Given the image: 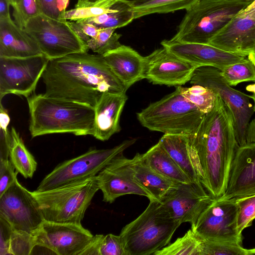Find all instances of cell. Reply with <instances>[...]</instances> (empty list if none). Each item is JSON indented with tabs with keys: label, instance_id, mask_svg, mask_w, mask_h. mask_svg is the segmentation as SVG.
Returning <instances> with one entry per match:
<instances>
[{
	"label": "cell",
	"instance_id": "6da1fadb",
	"mask_svg": "<svg viewBox=\"0 0 255 255\" xmlns=\"http://www.w3.org/2000/svg\"><path fill=\"white\" fill-rule=\"evenodd\" d=\"M41 78L45 95L93 107L104 93L127 91L103 55L88 52L49 60Z\"/></svg>",
	"mask_w": 255,
	"mask_h": 255
},
{
	"label": "cell",
	"instance_id": "7a4b0ae2",
	"mask_svg": "<svg viewBox=\"0 0 255 255\" xmlns=\"http://www.w3.org/2000/svg\"><path fill=\"white\" fill-rule=\"evenodd\" d=\"M189 138L196 151L200 182L213 199H218L226 191L239 146L232 113L218 95L214 108Z\"/></svg>",
	"mask_w": 255,
	"mask_h": 255
},
{
	"label": "cell",
	"instance_id": "3957f363",
	"mask_svg": "<svg viewBox=\"0 0 255 255\" xmlns=\"http://www.w3.org/2000/svg\"><path fill=\"white\" fill-rule=\"evenodd\" d=\"M26 99L32 138L58 133L93 135L94 107L44 94L34 93Z\"/></svg>",
	"mask_w": 255,
	"mask_h": 255
},
{
	"label": "cell",
	"instance_id": "277c9868",
	"mask_svg": "<svg viewBox=\"0 0 255 255\" xmlns=\"http://www.w3.org/2000/svg\"><path fill=\"white\" fill-rule=\"evenodd\" d=\"M146 209L120 234L127 255H149L166 246L181 224L160 202L149 200Z\"/></svg>",
	"mask_w": 255,
	"mask_h": 255
},
{
	"label": "cell",
	"instance_id": "5b68a950",
	"mask_svg": "<svg viewBox=\"0 0 255 255\" xmlns=\"http://www.w3.org/2000/svg\"><path fill=\"white\" fill-rule=\"evenodd\" d=\"M253 0H199L186 9L171 41L208 44L209 41Z\"/></svg>",
	"mask_w": 255,
	"mask_h": 255
},
{
	"label": "cell",
	"instance_id": "8992f818",
	"mask_svg": "<svg viewBox=\"0 0 255 255\" xmlns=\"http://www.w3.org/2000/svg\"><path fill=\"white\" fill-rule=\"evenodd\" d=\"M205 114L177 86L174 92L138 112L136 117L141 125L151 131L189 136L197 130Z\"/></svg>",
	"mask_w": 255,
	"mask_h": 255
},
{
	"label": "cell",
	"instance_id": "52a82bcc",
	"mask_svg": "<svg viewBox=\"0 0 255 255\" xmlns=\"http://www.w3.org/2000/svg\"><path fill=\"white\" fill-rule=\"evenodd\" d=\"M98 190L96 176L49 190L32 192L44 220L81 224L85 212Z\"/></svg>",
	"mask_w": 255,
	"mask_h": 255
},
{
	"label": "cell",
	"instance_id": "ba28073f",
	"mask_svg": "<svg viewBox=\"0 0 255 255\" xmlns=\"http://www.w3.org/2000/svg\"><path fill=\"white\" fill-rule=\"evenodd\" d=\"M136 141V138L127 139L108 149L91 148L85 153L56 166L42 179L36 191L49 190L94 177Z\"/></svg>",
	"mask_w": 255,
	"mask_h": 255
},
{
	"label": "cell",
	"instance_id": "9c48e42d",
	"mask_svg": "<svg viewBox=\"0 0 255 255\" xmlns=\"http://www.w3.org/2000/svg\"><path fill=\"white\" fill-rule=\"evenodd\" d=\"M24 29L37 42L42 53L49 60L89 50L67 20H58L40 14L30 19Z\"/></svg>",
	"mask_w": 255,
	"mask_h": 255
},
{
	"label": "cell",
	"instance_id": "30bf717a",
	"mask_svg": "<svg viewBox=\"0 0 255 255\" xmlns=\"http://www.w3.org/2000/svg\"><path fill=\"white\" fill-rule=\"evenodd\" d=\"M190 82L211 89L220 97L233 116L239 145L246 144L247 128L254 113L251 96L229 85L221 76L220 69L212 66L196 68Z\"/></svg>",
	"mask_w": 255,
	"mask_h": 255
},
{
	"label": "cell",
	"instance_id": "8fae6325",
	"mask_svg": "<svg viewBox=\"0 0 255 255\" xmlns=\"http://www.w3.org/2000/svg\"><path fill=\"white\" fill-rule=\"evenodd\" d=\"M238 207L235 201L214 199L202 212L191 229L201 241L233 243L242 245L237 230Z\"/></svg>",
	"mask_w": 255,
	"mask_h": 255
},
{
	"label": "cell",
	"instance_id": "7c38bea8",
	"mask_svg": "<svg viewBox=\"0 0 255 255\" xmlns=\"http://www.w3.org/2000/svg\"><path fill=\"white\" fill-rule=\"evenodd\" d=\"M49 61L43 54L25 58L0 57V100L7 94L27 98L34 94Z\"/></svg>",
	"mask_w": 255,
	"mask_h": 255
},
{
	"label": "cell",
	"instance_id": "4fadbf2b",
	"mask_svg": "<svg viewBox=\"0 0 255 255\" xmlns=\"http://www.w3.org/2000/svg\"><path fill=\"white\" fill-rule=\"evenodd\" d=\"M0 217L13 230L33 235L44 221L32 192L22 186L17 178L0 196Z\"/></svg>",
	"mask_w": 255,
	"mask_h": 255
},
{
	"label": "cell",
	"instance_id": "5bb4252c",
	"mask_svg": "<svg viewBox=\"0 0 255 255\" xmlns=\"http://www.w3.org/2000/svg\"><path fill=\"white\" fill-rule=\"evenodd\" d=\"M37 246L58 255H80L94 235L81 224L44 220L35 234Z\"/></svg>",
	"mask_w": 255,
	"mask_h": 255
},
{
	"label": "cell",
	"instance_id": "9a60e30c",
	"mask_svg": "<svg viewBox=\"0 0 255 255\" xmlns=\"http://www.w3.org/2000/svg\"><path fill=\"white\" fill-rule=\"evenodd\" d=\"M96 177L99 189L103 193V201L105 202L112 203L119 197L128 194L151 199L135 178L131 159L125 157L123 153L114 158Z\"/></svg>",
	"mask_w": 255,
	"mask_h": 255
},
{
	"label": "cell",
	"instance_id": "2e32d148",
	"mask_svg": "<svg viewBox=\"0 0 255 255\" xmlns=\"http://www.w3.org/2000/svg\"><path fill=\"white\" fill-rule=\"evenodd\" d=\"M205 189L201 182L178 183L160 202L181 224L192 226L214 200Z\"/></svg>",
	"mask_w": 255,
	"mask_h": 255
},
{
	"label": "cell",
	"instance_id": "e0dca14e",
	"mask_svg": "<svg viewBox=\"0 0 255 255\" xmlns=\"http://www.w3.org/2000/svg\"><path fill=\"white\" fill-rule=\"evenodd\" d=\"M145 57V79L155 85L176 87L184 85L190 82L194 72L199 67L163 46Z\"/></svg>",
	"mask_w": 255,
	"mask_h": 255
},
{
	"label": "cell",
	"instance_id": "ac0fdd59",
	"mask_svg": "<svg viewBox=\"0 0 255 255\" xmlns=\"http://www.w3.org/2000/svg\"><path fill=\"white\" fill-rule=\"evenodd\" d=\"M224 50L248 56L255 50V8L244 9L209 41Z\"/></svg>",
	"mask_w": 255,
	"mask_h": 255
},
{
	"label": "cell",
	"instance_id": "d6986e66",
	"mask_svg": "<svg viewBox=\"0 0 255 255\" xmlns=\"http://www.w3.org/2000/svg\"><path fill=\"white\" fill-rule=\"evenodd\" d=\"M255 195V142L239 146L233 158L227 187L219 198L236 200Z\"/></svg>",
	"mask_w": 255,
	"mask_h": 255
},
{
	"label": "cell",
	"instance_id": "ffe728a7",
	"mask_svg": "<svg viewBox=\"0 0 255 255\" xmlns=\"http://www.w3.org/2000/svg\"><path fill=\"white\" fill-rule=\"evenodd\" d=\"M162 46L180 58L199 67L222 68L245 60L247 56L228 52L209 44L184 43L164 40Z\"/></svg>",
	"mask_w": 255,
	"mask_h": 255
},
{
	"label": "cell",
	"instance_id": "44dd1931",
	"mask_svg": "<svg viewBox=\"0 0 255 255\" xmlns=\"http://www.w3.org/2000/svg\"><path fill=\"white\" fill-rule=\"evenodd\" d=\"M128 99L126 92L102 95L94 107V137L104 141L120 131V117Z\"/></svg>",
	"mask_w": 255,
	"mask_h": 255
},
{
	"label": "cell",
	"instance_id": "7402d4cb",
	"mask_svg": "<svg viewBox=\"0 0 255 255\" xmlns=\"http://www.w3.org/2000/svg\"><path fill=\"white\" fill-rule=\"evenodd\" d=\"M103 56L127 90L134 83L145 79L146 57L130 47L121 45Z\"/></svg>",
	"mask_w": 255,
	"mask_h": 255
},
{
	"label": "cell",
	"instance_id": "603a6c76",
	"mask_svg": "<svg viewBox=\"0 0 255 255\" xmlns=\"http://www.w3.org/2000/svg\"><path fill=\"white\" fill-rule=\"evenodd\" d=\"M42 54L37 42L10 17L0 19V57L25 58Z\"/></svg>",
	"mask_w": 255,
	"mask_h": 255
},
{
	"label": "cell",
	"instance_id": "cb8c5ba5",
	"mask_svg": "<svg viewBox=\"0 0 255 255\" xmlns=\"http://www.w3.org/2000/svg\"><path fill=\"white\" fill-rule=\"evenodd\" d=\"M158 142L192 182H200L196 151L188 135L164 134Z\"/></svg>",
	"mask_w": 255,
	"mask_h": 255
},
{
	"label": "cell",
	"instance_id": "d4e9b609",
	"mask_svg": "<svg viewBox=\"0 0 255 255\" xmlns=\"http://www.w3.org/2000/svg\"><path fill=\"white\" fill-rule=\"evenodd\" d=\"M132 167L135 179L149 194V200L161 202L167 193L178 183L162 176L149 166L142 154L137 153L131 159Z\"/></svg>",
	"mask_w": 255,
	"mask_h": 255
},
{
	"label": "cell",
	"instance_id": "484cf974",
	"mask_svg": "<svg viewBox=\"0 0 255 255\" xmlns=\"http://www.w3.org/2000/svg\"><path fill=\"white\" fill-rule=\"evenodd\" d=\"M142 155L146 163L162 176L176 183L192 182L159 142Z\"/></svg>",
	"mask_w": 255,
	"mask_h": 255
},
{
	"label": "cell",
	"instance_id": "4316f807",
	"mask_svg": "<svg viewBox=\"0 0 255 255\" xmlns=\"http://www.w3.org/2000/svg\"><path fill=\"white\" fill-rule=\"evenodd\" d=\"M10 132L11 143L9 159L18 173L25 178H31L36 170L37 163L14 127L11 128Z\"/></svg>",
	"mask_w": 255,
	"mask_h": 255
},
{
	"label": "cell",
	"instance_id": "83f0119b",
	"mask_svg": "<svg viewBox=\"0 0 255 255\" xmlns=\"http://www.w3.org/2000/svg\"><path fill=\"white\" fill-rule=\"evenodd\" d=\"M120 2L119 0H98L95 1L78 0L74 8L66 11L65 17L67 20L77 21L110 13L118 9Z\"/></svg>",
	"mask_w": 255,
	"mask_h": 255
},
{
	"label": "cell",
	"instance_id": "f1b7e54d",
	"mask_svg": "<svg viewBox=\"0 0 255 255\" xmlns=\"http://www.w3.org/2000/svg\"><path fill=\"white\" fill-rule=\"evenodd\" d=\"M133 19L132 8L126 2L121 1L118 9L113 12L75 21L93 24L101 28L116 29L128 25Z\"/></svg>",
	"mask_w": 255,
	"mask_h": 255
},
{
	"label": "cell",
	"instance_id": "f546056e",
	"mask_svg": "<svg viewBox=\"0 0 255 255\" xmlns=\"http://www.w3.org/2000/svg\"><path fill=\"white\" fill-rule=\"evenodd\" d=\"M80 255H127L120 235L97 234Z\"/></svg>",
	"mask_w": 255,
	"mask_h": 255
},
{
	"label": "cell",
	"instance_id": "4dcf8cb0",
	"mask_svg": "<svg viewBox=\"0 0 255 255\" xmlns=\"http://www.w3.org/2000/svg\"><path fill=\"white\" fill-rule=\"evenodd\" d=\"M199 0H154L144 5L132 8L134 19L153 13H163L187 9Z\"/></svg>",
	"mask_w": 255,
	"mask_h": 255
},
{
	"label": "cell",
	"instance_id": "1f68e13d",
	"mask_svg": "<svg viewBox=\"0 0 255 255\" xmlns=\"http://www.w3.org/2000/svg\"><path fill=\"white\" fill-rule=\"evenodd\" d=\"M201 242L191 229L183 236L156 252L153 255H200Z\"/></svg>",
	"mask_w": 255,
	"mask_h": 255
},
{
	"label": "cell",
	"instance_id": "d6a6232c",
	"mask_svg": "<svg viewBox=\"0 0 255 255\" xmlns=\"http://www.w3.org/2000/svg\"><path fill=\"white\" fill-rule=\"evenodd\" d=\"M220 70L222 77L232 87L243 82H255V65L248 58Z\"/></svg>",
	"mask_w": 255,
	"mask_h": 255
},
{
	"label": "cell",
	"instance_id": "836d02e7",
	"mask_svg": "<svg viewBox=\"0 0 255 255\" xmlns=\"http://www.w3.org/2000/svg\"><path fill=\"white\" fill-rule=\"evenodd\" d=\"M180 89L183 96L204 114L214 108L218 94L211 89L199 85L190 88L180 86Z\"/></svg>",
	"mask_w": 255,
	"mask_h": 255
},
{
	"label": "cell",
	"instance_id": "e575fe53",
	"mask_svg": "<svg viewBox=\"0 0 255 255\" xmlns=\"http://www.w3.org/2000/svg\"><path fill=\"white\" fill-rule=\"evenodd\" d=\"M113 28H101L95 38H91L87 43L89 50L103 55L115 49L122 44L119 42L121 35L115 32Z\"/></svg>",
	"mask_w": 255,
	"mask_h": 255
},
{
	"label": "cell",
	"instance_id": "d590c367",
	"mask_svg": "<svg viewBox=\"0 0 255 255\" xmlns=\"http://www.w3.org/2000/svg\"><path fill=\"white\" fill-rule=\"evenodd\" d=\"M200 255H247L242 245L226 242L201 241Z\"/></svg>",
	"mask_w": 255,
	"mask_h": 255
},
{
	"label": "cell",
	"instance_id": "8d00e7d4",
	"mask_svg": "<svg viewBox=\"0 0 255 255\" xmlns=\"http://www.w3.org/2000/svg\"><path fill=\"white\" fill-rule=\"evenodd\" d=\"M37 246L35 235L27 232L12 230L10 241V254L29 255Z\"/></svg>",
	"mask_w": 255,
	"mask_h": 255
},
{
	"label": "cell",
	"instance_id": "74e56055",
	"mask_svg": "<svg viewBox=\"0 0 255 255\" xmlns=\"http://www.w3.org/2000/svg\"><path fill=\"white\" fill-rule=\"evenodd\" d=\"M238 207L237 230L240 233L251 226L255 219V195L236 200Z\"/></svg>",
	"mask_w": 255,
	"mask_h": 255
},
{
	"label": "cell",
	"instance_id": "f35d334b",
	"mask_svg": "<svg viewBox=\"0 0 255 255\" xmlns=\"http://www.w3.org/2000/svg\"><path fill=\"white\" fill-rule=\"evenodd\" d=\"M13 8L14 22L22 29L30 19L41 14L38 0H20Z\"/></svg>",
	"mask_w": 255,
	"mask_h": 255
},
{
	"label": "cell",
	"instance_id": "ab89813d",
	"mask_svg": "<svg viewBox=\"0 0 255 255\" xmlns=\"http://www.w3.org/2000/svg\"><path fill=\"white\" fill-rule=\"evenodd\" d=\"M10 118L7 110L0 104V159L8 160L11 143L10 130L8 126Z\"/></svg>",
	"mask_w": 255,
	"mask_h": 255
},
{
	"label": "cell",
	"instance_id": "60d3db41",
	"mask_svg": "<svg viewBox=\"0 0 255 255\" xmlns=\"http://www.w3.org/2000/svg\"><path fill=\"white\" fill-rule=\"evenodd\" d=\"M18 173L9 159H0V196L14 182Z\"/></svg>",
	"mask_w": 255,
	"mask_h": 255
},
{
	"label": "cell",
	"instance_id": "b9f144b4",
	"mask_svg": "<svg viewBox=\"0 0 255 255\" xmlns=\"http://www.w3.org/2000/svg\"><path fill=\"white\" fill-rule=\"evenodd\" d=\"M67 22L75 33L86 45L91 38L97 37L101 29V27L93 24L70 20H67Z\"/></svg>",
	"mask_w": 255,
	"mask_h": 255
},
{
	"label": "cell",
	"instance_id": "7bdbcfd3",
	"mask_svg": "<svg viewBox=\"0 0 255 255\" xmlns=\"http://www.w3.org/2000/svg\"><path fill=\"white\" fill-rule=\"evenodd\" d=\"M12 228L4 218L0 217V255L10 254V241Z\"/></svg>",
	"mask_w": 255,
	"mask_h": 255
},
{
	"label": "cell",
	"instance_id": "ee69618b",
	"mask_svg": "<svg viewBox=\"0 0 255 255\" xmlns=\"http://www.w3.org/2000/svg\"><path fill=\"white\" fill-rule=\"evenodd\" d=\"M41 14L61 21L63 20L59 14L56 7V0H38Z\"/></svg>",
	"mask_w": 255,
	"mask_h": 255
},
{
	"label": "cell",
	"instance_id": "f6af8a7d",
	"mask_svg": "<svg viewBox=\"0 0 255 255\" xmlns=\"http://www.w3.org/2000/svg\"><path fill=\"white\" fill-rule=\"evenodd\" d=\"M254 101V113H255V99ZM255 142V118L252 120L248 126L246 133V143Z\"/></svg>",
	"mask_w": 255,
	"mask_h": 255
},
{
	"label": "cell",
	"instance_id": "bcb514c9",
	"mask_svg": "<svg viewBox=\"0 0 255 255\" xmlns=\"http://www.w3.org/2000/svg\"><path fill=\"white\" fill-rule=\"evenodd\" d=\"M10 4L8 0H0V19L10 17Z\"/></svg>",
	"mask_w": 255,
	"mask_h": 255
},
{
	"label": "cell",
	"instance_id": "7dc6e473",
	"mask_svg": "<svg viewBox=\"0 0 255 255\" xmlns=\"http://www.w3.org/2000/svg\"><path fill=\"white\" fill-rule=\"evenodd\" d=\"M126 2L132 8L138 7L154 0H119Z\"/></svg>",
	"mask_w": 255,
	"mask_h": 255
},
{
	"label": "cell",
	"instance_id": "c3c4849f",
	"mask_svg": "<svg viewBox=\"0 0 255 255\" xmlns=\"http://www.w3.org/2000/svg\"><path fill=\"white\" fill-rule=\"evenodd\" d=\"M246 89L247 91L253 93V94L251 96V98L255 99V83L248 85L246 87Z\"/></svg>",
	"mask_w": 255,
	"mask_h": 255
},
{
	"label": "cell",
	"instance_id": "681fc988",
	"mask_svg": "<svg viewBox=\"0 0 255 255\" xmlns=\"http://www.w3.org/2000/svg\"><path fill=\"white\" fill-rule=\"evenodd\" d=\"M247 57L250 59L255 65V50L250 52L247 56Z\"/></svg>",
	"mask_w": 255,
	"mask_h": 255
},
{
	"label": "cell",
	"instance_id": "f907efd6",
	"mask_svg": "<svg viewBox=\"0 0 255 255\" xmlns=\"http://www.w3.org/2000/svg\"><path fill=\"white\" fill-rule=\"evenodd\" d=\"M20 0H8L13 8L16 6L19 2Z\"/></svg>",
	"mask_w": 255,
	"mask_h": 255
},
{
	"label": "cell",
	"instance_id": "816d5d0a",
	"mask_svg": "<svg viewBox=\"0 0 255 255\" xmlns=\"http://www.w3.org/2000/svg\"><path fill=\"white\" fill-rule=\"evenodd\" d=\"M254 8H255V0H253L252 2L245 9H251Z\"/></svg>",
	"mask_w": 255,
	"mask_h": 255
},
{
	"label": "cell",
	"instance_id": "f5cc1de1",
	"mask_svg": "<svg viewBox=\"0 0 255 255\" xmlns=\"http://www.w3.org/2000/svg\"><path fill=\"white\" fill-rule=\"evenodd\" d=\"M247 255H255V248L247 249Z\"/></svg>",
	"mask_w": 255,
	"mask_h": 255
},
{
	"label": "cell",
	"instance_id": "db71d44e",
	"mask_svg": "<svg viewBox=\"0 0 255 255\" xmlns=\"http://www.w3.org/2000/svg\"><path fill=\"white\" fill-rule=\"evenodd\" d=\"M80 0L87 1H96V0Z\"/></svg>",
	"mask_w": 255,
	"mask_h": 255
},
{
	"label": "cell",
	"instance_id": "11a10c76",
	"mask_svg": "<svg viewBox=\"0 0 255 255\" xmlns=\"http://www.w3.org/2000/svg\"><path fill=\"white\" fill-rule=\"evenodd\" d=\"M249 0V1H250V0Z\"/></svg>",
	"mask_w": 255,
	"mask_h": 255
}]
</instances>
